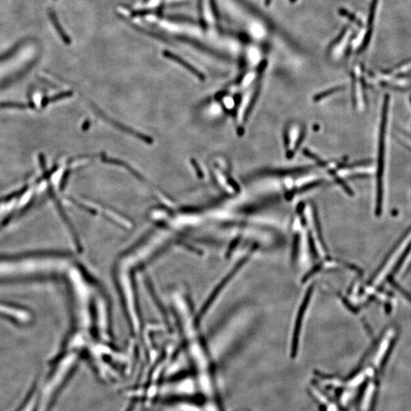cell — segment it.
Here are the masks:
<instances>
[{"label":"cell","mask_w":411,"mask_h":411,"mask_svg":"<svg viewBox=\"0 0 411 411\" xmlns=\"http://www.w3.org/2000/svg\"><path fill=\"white\" fill-rule=\"evenodd\" d=\"M272 2V0H265V5H269Z\"/></svg>","instance_id":"7c38bea8"},{"label":"cell","mask_w":411,"mask_h":411,"mask_svg":"<svg viewBox=\"0 0 411 411\" xmlns=\"http://www.w3.org/2000/svg\"><path fill=\"white\" fill-rule=\"evenodd\" d=\"M192 163H193V166H194L195 169L197 170V175H198L199 177L203 178V174H202L201 171H200V169H199L198 165H197V162H194V161H192Z\"/></svg>","instance_id":"8fae6325"},{"label":"cell","mask_w":411,"mask_h":411,"mask_svg":"<svg viewBox=\"0 0 411 411\" xmlns=\"http://www.w3.org/2000/svg\"><path fill=\"white\" fill-rule=\"evenodd\" d=\"M398 138L401 142H403L404 144H405L408 147L411 149V138L403 134H398Z\"/></svg>","instance_id":"9c48e42d"},{"label":"cell","mask_w":411,"mask_h":411,"mask_svg":"<svg viewBox=\"0 0 411 411\" xmlns=\"http://www.w3.org/2000/svg\"><path fill=\"white\" fill-rule=\"evenodd\" d=\"M70 364L69 362L64 363L57 370L53 378L45 385V388L42 390L37 411H46L48 405L50 403L53 395L57 391L59 387L61 385L62 382L64 380L65 375L67 374L68 371L70 369Z\"/></svg>","instance_id":"7a4b0ae2"},{"label":"cell","mask_w":411,"mask_h":411,"mask_svg":"<svg viewBox=\"0 0 411 411\" xmlns=\"http://www.w3.org/2000/svg\"><path fill=\"white\" fill-rule=\"evenodd\" d=\"M38 393L37 392V393H35L32 396L30 401H28V403L27 404L26 406H25V408L22 411H33L34 409H35V405H37V402H38Z\"/></svg>","instance_id":"ba28073f"},{"label":"cell","mask_w":411,"mask_h":411,"mask_svg":"<svg viewBox=\"0 0 411 411\" xmlns=\"http://www.w3.org/2000/svg\"><path fill=\"white\" fill-rule=\"evenodd\" d=\"M378 0H372L370 5L369 13H368V23H367V32L364 37V41L361 46L359 48V53H362L366 49L371 41L372 30H373V23L375 20V12H376L377 5Z\"/></svg>","instance_id":"3957f363"},{"label":"cell","mask_w":411,"mask_h":411,"mask_svg":"<svg viewBox=\"0 0 411 411\" xmlns=\"http://www.w3.org/2000/svg\"><path fill=\"white\" fill-rule=\"evenodd\" d=\"M346 32H347V28H344L342 32H340V35H339L338 38H336L334 42H332L331 45H330V47H332V46H334V45H337V44L339 43L340 40H341L343 37L345 35Z\"/></svg>","instance_id":"30bf717a"},{"label":"cell","mask_w":411,"mask_h":411,"mask_svg":"<svg viewBox=\"0 0 411 411\" xmlns=\"http://www.w3.org/2000/svg\"><path fill=\"white\" fill-rule=\"evenodd\" d=\"M341 90V86H339V87L331 88L330 90H326V91H323V92L319 93V94H316V97H315V101H320V100L323 99L324 97H327V96L330 95V94H334V93L337 92V91H340V90Z\"/></svg>","instance_id":"8992f818"},{"label":"cell","mask_w":411,"mask_h":411,"mask_svg":"<svg viewBox=\"0 0 411 411\" xmlns=\"http://www.w3.org/2000/svg\"><path fill=\"white\" fill-rule=\"evenodd\" d=\"M290 1H291V2H295V1H296V0H290Z\"/></svg>","instance_id":"4fadbf2b"},{"label":"cell","mask_w":411,"mask_h":411,"mask_svg":"<svg viewBox=\"0 0 411 411\" xmlns=\"http://www.w3.org/2000/svg\"><path fill=\"white\" fill-rule=\"evenodd\" d=\"M339 13L340 15H344V16L347 17V18H349L350 21L352 22H354V23L357 24L359 26H361L362 23L360 20H359L358 18L354 15V14L350 13L349 11L346 10L344 8H340V10H339Z\"/></svg>","instance_id":"52a82bcc"},{"label":"cell","mask_w":411,"mask_h":411,"mask_svg":"<svg viewBox=\"0 0 411 411\" xmlns=\"http://www.w3.org/2000/svg\"><path fill=\"white\" fill-rule=\"evenodd\" d=\"M49 15H50V20H51L53 26H54V28H56L58 34L60 35V38H62V40H63V42H64V43L66 44V45H70V38L68 37V35H66V32H64V30H63V28H62L61 25H60V22L58 21L56 15L53 13V12L50 11V12H49Z\"/></svg>","instance_id":"5b68a950"},{"label":"cell","mask_w":411,"mask_h":411,"mask_svg":"<svg viewBox=\"0 0 411 411\" xmlns=\"http://www.w3.org/2000/svg\"><path fill=\"white\" fill-rule=\"evenodd\" d=\"M390 97L386 94L383 101L380 123L378 146V171H377L376 214L380 215L382 208L384 193V173H385L386 132L389 111Z\"/></svg>","instance_id":"6da1fadb"},{"label":"cell","mask_w":411,"mask_h":411,"mask_svg":"<svg viewBox=\"0 0 411 411\" xmlns=\"http://www.w3.org/2000/svg\"><path fill=\"white\" fill-rule=\"evenodd\" d=\"M164 56H166V57L169 58V59H172V60H175V62H177V63H179V64L182 65V66H183V67L186 68L187 70L191 72L193 75L197 76L199 79H200V80H204V76H203V75L202 74L200 71H198L196 68L193 67L192 65H190V63H187V62H186V60H183L182 58L179 57V56H177V55L174 54V53H172V52L165 51L164 52Z\"/></svg>","instance_id":"277c9868"}]
</instances>
